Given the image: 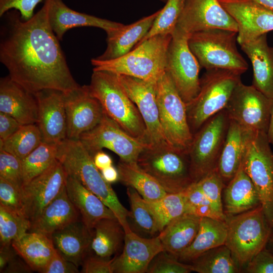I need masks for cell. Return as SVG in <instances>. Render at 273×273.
I'll use <instances>...</instances> for the list:
<instances>
[{
  "mask_svg": "<svg viewBox=\"0 0 273 273\" xmlns=\"http://www.w3.org/2000/svg\"><path fill=\"white\" fill-rule=\"evenodd\" d=\"M49 5L46 0L28 20L15 10L1 17L0 61L10 78L33 94L47 89L66 93L80 86L49 24Z\"/></svg>",
  "mask_w": 273,
  "mask_h": 273,
  "instance_id": "1",
  "label": "cell"
},
{
  "mask_svg": "<svg viewBox=\"0 0 273 273\" xmlns=\"http://www.w3.org/2000/svg\"><path fill=\"white\" fill-rule=\"evenodd\" d=\"M57 158L68 175L81 183L98 196L114 213L125 233L132 231L128 211L121 203L111 184L103 178L94 164L93 156L79 140L66 138L57 145Z\"/></svg>",
  "mask_w": 273,
  "mask_h": 273,
  "instance_id": "2",
  "label": "cell"
},
{
  "mask_svg": "<svg viewBox=\"0 0 273 273\" xmlns=\"http://www.w3.org/2000/svg\"><path fill=\"white\" fill-rule=\"evenodd\" d=\"M171 38L170 34L155 35L114 60L92 59L93 70L127 75L155 84L166 72L167 53Z\"/></svg>",
  "mask_w": 273,
  "mask_h": 273,
  "instance_id": "3",
  "label": "cell"
},
{
  "mask_svg": "<svg viewBox=\"0 0 273 273\" xmlns=\"http://www.w3.org/2000/svg\"><path fill=\"white\" fill-rule=\"evenodd\" d=\"M88 87L91 95L100 102L109 117L129 135L149 144L142 116L122 87L116 74L93 70Z\"/></svg>",
  "mask_w": 273,
  "mask_h": 273,
  "instance_id": "4",
  "label": "cell"
},
{
  "mask_svg": "<svg viewBox=\"0 0 273 273\" xmlns=\"http://www.w3.org/2000/svg\"><path fill=\"white\" fill-rule=\"evenodd\" d=\"M237 37L235 31L208 29L190 34L188 45L201 67L242 74L247 70L248 64L237 49Z\"/></svg>",
  "mask_w": 273,
  "mask_h": 273,
  "instance_id": "5",
  "label": "cell"
},
{
  "mask_svg": "<svg viewBox=\"0 0 273 273\" xmlns=\"http://www.w3.org/2000/svg\"><path fill=\"white\" fill-rule=\"evenodd\" d=\"M225 245L242 272L247 264L266 247L272 231L261 205L246 212L225 216Z\"/></svg>",
  "mask_w": 273,
  "mask_h": 273,
  "instance_id": "6",
  "label": "cell"
},
{
  "mask_svg": "<svg viewBox=\"0 0 273 273\" xmlns=\"http://www.w3.org/2000/svg\"><path fill=\"white\" fill-rule=\"evenodd\" d=\"M241 74L223 69L206 70L200 79L197 95L187 104L188 122L193 134L209 118L226 107L241 81Z\"/></svg>",
  "mask_w": 273,
  "mask_h": 273,
  "instance_id": "7",
  "label": "cell"
},
{
  "mask_svg": "<svg viewBox=\"0 0 273 273\" xmlns=\"http://www.w3.org/2000/svg\"><path fill=\"white\" fill-rule=\"evenodd\" d=\"M137 164L168 193L183 192L194 183L188 153L170 145L148 146L140 154Z\"/></svg>",
  "mask_w": 273,
  "mask_h": 273,
  "instance_id": "8",
  "label": "cell"
},
{
  "mask_svg": "<svg viewBox=\"0 0 273 273\" xmlns=\"http://www.w3.org/2000/svg\"><path fill=\"white\" fill-rule=\"evenodd\" d=\"M241 164L256 189L265 216L273 229V152L266 133L247 131Z\"/></svg>",
  "mask_w": 273,
  "mask_h": 273,
  "instance_id": "9",
  "label": "cell"
},
{
  "mask_svg": "<svg viewBox=\"0 0 273 273\" xmlns=\"http://www.w3.org/2000/svg\"><path fill=\"white\" fill-rule=\"evenodd\" d=\"M230 119L225 109L207 121L193 134L188 151L194 183L216 169Z\"/></svg>",
  "mask_w": 273,
  "mask_h": 273,
  "instance_id": "10",
  "label": "cell"
},
{
  "mask_svg": "<svg viewBox=\"0 0 273 273\" xmlns=\"http://www.w3.org/2000/svg\"><path fill=\"white\" fill-rule=\"evenodd\" d=\"M160 122L168 143L188 153L192 133L188 122L187 105L165 72L155 84Z\"/></svg>",
  "mask_w": 273,
  "mask_h": 273,
  "instance_id": "11",
  "label": "cell"
},
{
  "mask_svg": "<svg viewBox=\"0 0 273 273\" xmlns=\"http://www.w3.org/2000/svg\"><path fill=\"white\" fill-rule=\"evenodd\" d=\"M189 35L176 27L167 53L166 72L180 96L187 104L200 89V65L188 45Z\"/></svg>",
  "mask_w": 273,
  "mask_h": 273,
  "instance_id": "12",
  "label": "cell"
},
{
  "mask_svg": "<svg viewBox=\"0 0 273 273\" xmlns=\"http://www.w3.org/2000/svg\"><path fill=\"white\" fill-rule=\"evenodd\" d=\"M79 140L92 156L106 148L117 154L120 160L131 164L137 163L140 154L149 145L126 132L105 113L100 122L82 134Z\"/></svg>",
  "mask_w": 273,
  "mask_h": 273,
  "instance_id": "13",
  "label": "cell"
},
{
  "mask_svg": "<svg viewBox=\"0 0 273 273\" xmlns=\"http://www.w3.org/2000/svg\"><path fill=\"white\" fill-rule=\"evenodd\" d=\"M271 99L252 85L240 82L234 89L225 109L230 120L244 129L266 133Z\"/></svg>",
  "mask_w": 273,
  "mask_h": 273,
  "instance_id": "14",
  "label": "cell"
},
{
  "mask_svg": "<svg viewBox=\"0 0 273 273\" xmlns=\"http://www.w3.org/2000/svg\"><path fill=\"white\" fill-rule=\"evenodd\" d=\"M68 174L57 160L48 169L21 188L24 215L31 223L66 187Z\"/></svg>",
  "mask_w": 273,
  "mask_h": 273,
  "instance_id": "15",
  "label": "cell"
},
{
  "mask_svg": "<svg viewBox=\"0 0 273 273\" xmlns=\"http://www.w3.org/2000/svg\"><path fill=\"white\" fill-rule=\"evenodd\" d=\"M116 75L122 87L134 103L142 116L149 145H170L160 122L155 84L127 75Z\"/></svg>",
  "mask_w": 273,
  "mask_h": 273,
  "instance_id": "16",
  "label": "cell"
},
{
  "mask_svg": "<svg viewBox=\"0 0 273 273\" xmlns=\"http://www.w3.org/2000/svg\"><path fill=\"white\" fill-rule=\"evenodd\" d=\"M176 27L189 35L213 28L238 31L236 22L219 0H185Z\"/></svg>",
  "mask_w": 273,
  "mask_h": 273,
  "instance_id": "17",
  "label": "cell"
},
{
  "mask_svg": "<svg viewBox=\"0 0 273 273\" xmlns=\"http://www.w3.org/2000/svg\"><path fill=\"white\" fill-rule=\"evenodd\" d=\"M64 103L67 139L79 140L82 134L100 122L105 113L100 102L90 94L88 85L64 93Z\"/></svg>",
  "mask_w": 273,
  "mask_h": 273,
  "instance_id": "18",
  "label": "cell"
},
{
  "mask_svg": "<svg viewBox=\"0 0 273 273\" xmlns=\"http://www.w3.org/2000/svg\"><path fill=\"white\" fill-rule=\"evenodd\" d=\"M238 26L240 45L273 30V13L251 0H219Z\"/></svg>",
  "mask_w": 273,
  "mask_h": 273,
  "instance_id": "19",
  "label": "cell"
},
{
  "mask_svg": "<svg viewBox=\"0 0 273 273\" xmlns=\"http://www.w3.org/2000/svg\"><path fill=\"white\" fill-rule=\"evenodd\" d=\"M34 95L38 104L36 124L42 134L43 141L58 144L67 137L64 93L47 89Z\"/></svg>",
  "mask_w": 273,
  "mask_h": 273,
  "instance_id": "20",
  "label": "cell"
},
{
  "mask_svg": "<svg viewBox=\"0 0 273 273\" xmlns=\"http://www.w3.org/2000/svg\"><path fill=\"white\" fill-rule=\"evenodd\" d=\"M164 251L159 235L142 237L132 231L125 233L122 252L113 258L115 273H145L153 259Z\"/></svg>",
  "mask_w": 273,
  "mask_h": 273,
  "instance_id": "21",
  "label": "cell"
},
{
  "mask_svg": "<svg viewBox=\"0 0 273 273\" xmlns=\"http://www.w3.org/2000/svg\"><path fill=\"white\" fill-rule=\"evenodd\" d=\"M0 112L10 115L22 125L36 124L38 104L36 97L9 75L1 78Z\"/></svg>",
  "mask_w": 273,
  "mask_h": 273,
  "instance_id": "22",
  "label": "cell"
},
{
  "mask_svg": "<svg viewBox=\"0 0 273 273\" xmlns=\"http://www.w3.org/2000/svg\"><path fill=\"white\" fill-rule=\"evenodd\" d=\"M48 19L51 29L59 40H62L66 31L75 27H98L107 33L124 25L75 11L66 5L63 0H50Z\"/></svg>",
  "mask_w": 273,
  "mask_h": 273,
  "instance_id": "23",
  "label": "cell"
},
{
  "mask_svg": "<svg viewBox=\"0 0 273 273\" xmlns=\"http://www.w3.org/2000/svg\"><path fill=\"white\" fill-rule=\"evenodd\" d=\"M240 46L252 64V85L273 99V48L268 44L267 34L244 42Z\"/></svg>",
  "mask_w": 273,
  "mask_h": 273,
  "instance_id": "24",
  "label": "cell"
},
{
  "mask_svg": "<svg viewBox=\"0 0 273 273\" xmlns=\"http://www.w3.org/2000/svg\"><path fill=\"white\" fill-rule=\"evenodd\" d=\"M51 238L55 249L79 267L90 251L92 231L81 218L54 233Z\"/></svg>",
  "mask_w": 273,
  "mask_h": 273,
  "instance_id": "25",
  "label": "cell"
},
{
  "mask_svg": "<svg viewBox=\"0 0 273 273\" xmlns=\"http://www.w3.org/2000/svg\"><path fill=\"white\" fill-rule=\"evenodd\" d=\"M159 10L149 16L107 33V47L105 52L96 58L101 61H109L119 58L133 49L145 36Z\"/></svg>",
  "mask_w": 273,
  "mask_h": 273,
  "instance_id": "26",
  "label": "cell"
},
{
  "mask_svg": "<svg viewBox=\"0 0 273 273\" xmlns=\"http://www.w3.org/2000/svg\"><path fill=\"white\" fill-rule=\"evenodd\" d=\"M225 216L239 214L261 205L256 189L242 164L223 189Z\"/></svg>",
  "mask_w": 273,
  "mask_h": 273,
  "instance_id": "27",
  "label": "cell"
},
{
  "mask_svg": "<svg viewBox=\"0 0 273 273\" xmlns=\"http://www.w3.org/2000/svg\"><path fill=\"white\" fill-rule=\"evenodd\" d=\"M80 219V214L70 201L65 187L31 223L29 231L51 237L54 233Z\"/></svg>",
  "mask_w": 273,
  "mask_h": 273,
  "instance_id": "28",
  "label": "cell"
},
{
  "mask_svg": "<svg viewBox=\"0 0 273 273\" xmlns=\"http://www.w3.org/2000/svg\"><path fill=\"white\" fill-rule=\"evenodd\" d=\"M66 189L81 220L90 230L102 219L116 218L113 211L98 196L75 178L68 175Z\"/></svg>",
  "mask_w": 273,
  "mask_h": 273,
  "instance_id": "29",
  "label": "cell"
},
{
  "mask_svg": "<svg viewBox=\"0 0 273 273\" xmlns=\"http://www.w3.org/2000/svg\"><path fill=\"white\" fill-rule=\"evenodd\" d=\"M226 236L227 227L225 220L201 217L194 240L179 255L177 259L184 263H191L206 251L224 245Z\"/></svg>",
  "mask_w": 273,
  "mask_h": 273,
  "instance_id": "30",
  "label": "cell"
},
{
  "mask_svg": "<svg viewBox=\"0 0 273 273\" xmlns=\"http://www.w3.org/2000/svg\"><path fill=\"white\" fill-rule=\"evenodd\" d=\"M11 244L32 270L39 272H41L56 250L51 237L35 232L25 233Z\"/></svg>",
  "mask_w": 273,
  "mask_h": 273,
  "instance_id": "31",
  "label": "cell"
},
{
  "mask_svg": "<svg viewBox=\"0 0 273 273\" xmlns=\"http://www.w3.org/2000/svg\"><path fill=\"white\" fill-rule=\"evenodd\" d=\"M200 221V217L186 213L171 221L158 235L164 250L177 259L194 240Z\"/></svg>",
  "mask_w": 273,
  "mask_h": 273,
  "instance_id": "32",
  "label": "cell"
},
{
  "mask_svg": "<svg viewBox=\"0 0 273 273\" xmlns=\"http://www.w3.org/2000/svg\"><path fill=\"white\" fill-rule=\"evenodd\" d=\"M247 131L230 120L216 168L225 185L234 176L241 165Z\"/></svg>",
  "mask_w": 273,
  "mask_h": 273,
  "instance_id": "33",
  "label": "cell"
},
{
  "mask_svg": "<svg viewBox=\"0 0 273 273\" xmlns=\"http://www.w3.org/2000/svg\"><path fill=\"white\" fill-rule=\"evenodd\" d=\"M92 231L90 251L99 257L110 258L124 243L125 233L116 218L99 220Z\"/></svg>",
  "mask_w": 273,
  "mask_h": 273,
  "instance_id": "34",
  "label": "cell"
},
{
  "mask_svg": "<svg viewBox=\"0 0 273 273\" xmlns=\"http://www.w3.org/2000/svg\"><path fill=\"white\" fill-rule=\"evenodd\" d=\"M119 180L135 190L146 201L157 200L168 193L151 175L141 169L137 163L119 160L117 165Z\"/></svg>",
  "mask_w": 273,
  "mask_h": 273,
  "instance_id": "35",
  "label": "cell"
},
{
  "mask_svg": "<svg viewBox=\"0 0 273 273\" xmlns=\"http://www.w3.org/2000/svg\"><path fill=\"white\" fill-rule=\"evenodd\" d=\"M198 273H238L242 270L230 249L224 244L203 253L191 262Z\"/></svg>",
  "mask_w": 273,
  "mask_h": 273,
  "instance_id": "36",
  "label": "cell"
},
{
  "mask_svg": "<svg viewBox=\"0 0 273 273\" xmlns=\"http://www.w3.org/2000/svg\"><path fill=\"white\" fill-rule=\"evenodd\" d=\"M145 202L155 219L158 233L185 213L186 201L183 192L167 193L157 200H145Z\"/></svg>",
  "mask_w": 273,
  "mask_h": 273,
  "instance_id": "37",
  "label": "cell"
},
{
  "mask_svg": "<svg viewBox=\"0 0 273 273\" xmlns=\"http://www.w3.org/2000/svg\"><path fill=\"white\" fill-rule=\"evenodd\" d=\"M43 141L41 131L36 123L23 125L14 134L5 141L0 140V150L23 159Z\"/></svg>",
  "mask_w": 273,
  "mask_h": 273,
  "instance_id": "38",
  "label": "cell"
},
{
  "mask_svg": "<svg viewBox=\"0 0 273 273\" xmlns=\"http://www.w3.org/2000/svg\"><path fill=\"white\" fill-rule=\"evenodd\" d=\"M57 145L42 142L21 160L23 186L42 173L57 160Z\"/></svg>",
  "mask_w": 273,
  "mask_h": 273,
  "instance_id": "39",
  "label": "cell"
},
{
  "mask_svg": "<svg viewBox=\"0 0 273 273\" xmlns=\"http://www.w3.org/2000/svg\"><path fill=\"white\" fill-rule=\"evenodd\" d=\"M185 2V0H167L164 7L159 10L147 34L136 46L155 35L172 34L176 26Z\"/></svg>",
  "mask_w": 273,
  "mask_h": 273,
  "instance_id": "40",
  "label": "cell"
},
{
  "mask_svg": "<svg viewBox=\"0 0 273 273\" xmlns=\"http://www.w3.org/2000/svg\"><path fill=\"white\" fill-rule=\"evenodd\" d=\"M127 195L130 206L131 219L135 227L143 233L153 236L158 233L155 219L144 199L131 187H128Z\"/></svg>",
  "mask_w": 273,
  "mask_h": 273,
  "instance_id": "41",
  "label": "cell"
},
{
  "mask_svg": "<svg viewBox=\"0 0 273 273\" xmlns=\"http://www.w3.org/2000/svg\"><path fill=\"white\" fill-rule=\"evenodd\" d=\"M31 222L25 216L0 206L1 246L12 242L29 231Z\"/></svg>",
  "mask_w": 273,
  "mask_h": 273,
  "instance_id": "42",
  "label": "cell"
},
{
  "mask_svg": "<svg viewBox=\"0 0 273 273\" xmlns=\"http://www.w3.org/2000/svg\"><path fill=\"white\" fill-rule=\"evenodd\" d=\"M196 183L209 202L214 211L224 220L225 215L222 202V191L225 184L215 169Z\"/></svg>",
  "mask_w": 273,
  "mask_h": 273,
  "instance_id": "43",
  "label": "cell"
},
{
  "mask_svg": "<svg viewBox=\"0 0 273 273\" xmlns=\"http://www.w3.org/2000/svg\"><path fill=\"white\" fill-rule=\"evenodd\" d=\"M193 271L191 263H184L165 251L159 253L150 263L148 273H189Z\"/></svg>",
  "mask_w": 273,
  "mask_h": 273,
  "instance_id": "44",
  "label": "cell"
},
{
  "mask_svg": "<svg viewBox=\"0 0 273 273\" xmlns=\"http://www.w3.org/2000/svg\"><path fill=\"white\" fill-rule=\"evenodd\" d=\"M0 177L21 188L23 185L21 160L0 150Z\"/></svg>",
  "mask_w": 273,
  "mask_h": 273,
  "instance_id": "45",
  "label": "cell"
},
{
  "mask_svg": "<svg viewBox=\"0 0 273 273\" xmlns=\"http://www.w3.org/2000/svg\"><path fill=\"white\" fill-rule=\"evenodd\" d=\"M0 206L24 215L21 188L2 177H0Z\"/></svg>",
  "mask_w": 273,
  "mask_h": 273,
  "instance_id": "46",
  "label": "cell"
},
{
  "mask_svg": "<svg viewBox=\"0 0 273 273\" xmlns=\"http://www.w3.org/2000/svg\"><path fill=\"white\" fill-rule=\"evenodd\" d=\"M42 0H0V17L10 10L19 12L24 20L30 19L34 15V10Z\"/></svg>",
  "mask_w": 273,
  "mask_h": 273,
  "instance_id": "47",
  "label": "cell"
},
{
  "mask_svg": "<svg viewBox=\"0 0 273 273\" xmlns=\"http://www.w3.org/2000/svg\"><path fill=\"white\" fill-rule=\"evenodd\" d=\"M247 273H273V254L265 247L244 267Z\"/></svg>",
  "mask_w": 273,
  "mask_h": 273,
  "instance_id": "48",
  "label": "cell"
},
{
  "mask_svg": "<svg viewBox=\"0 0 273 273\" xmlns=\"http://www.w3.org/2000/svg\"><path fill=\"white\" fill-rule=\"evenodd\" d=\"M78 267L56 249L41 273H77L79 272Z\"/></svg>",
  "mask_w": 273,
  "mask_h": 273,
  "instance_id": "49",
  "label": "cell"
},
{
  "mask_svg": "<svg viewBox=\"0 0 273 273\" xmlns=\"http://www.w3.org/2000/svg\"><path fill=\"white\" fill-rule=\"evenodd\" d=\"M112 260L113 258H104L95 254L87 255L81 265V272L113 273Z\"/></svg>",
  "mask_w": 273,
  "mask_h": 273,
  "instance_id": "50",
  "label": "cell"
},
{
  "mask_svg": "<svg viewBox=\"0 0 273 273\" xmlns=\"http://www.w3.org/2000/svg\"><path fill=\"white\" fill-rule=\"evenodd\" d=\"M22 125L10 115L0 112V140L5 141L8 139Z\"/></svg>",
  "mask_w": 273,
  "mask_h": 273,
  "instance_id": "51",
  "label": "cell"
},
{
  "mask_svg": "<svg viewBox=\"0 0 273 273\" xmlns=\"http://www.w3.org/2000/svg\"><path fill=\"white\" fill-rule=\"evenodd\" d=\"M183 193L186 199V204L193 205H211L196 183H192Z\"/></svg>",
  "mask_w": 273,
  "mask_h": 273,
  "instance_id": "52",
  "label": "cell"
},
{
  "mask_svg": "<svg viewBox=\"0 0 273 273\" xmlns=\"http://www.w3.org/2000/svg\"><path fill=\"white\" fill-rule=\"evenodd\" d=\"M185 213L193 214L200 218L209 217L222 220L210 205H193L186 203Z\"/></svg>",
  "mask_w": 273,
  "mask_h": 273,
  "instance_id": "53",
  "label": "cell"
},
{
  "mask_svg": "<svg viewBox=\"0 0 273 273\" xmlns=\"http://www.w3.org/2000/svg\"><path fill=\"white\" fill-rule=\"evenodd\" d=\"M18 255L12 244L1 246L0 249V272Z\"/></svg>",
  "mask_w": 273,
  "mask_h": 273,
  "instance_id": "54",
  "label": "cell"
},
{
  "mask_svg": "<svg viewBox=\"0 0 273 273\" xmlns=\"http://www.w3.org/2000/svg\"><path fill=\"white\" fill-rule=\"evenodd\" d=\"M31 270L32 269L24 260L22 261L16 257L6 266L2 272H30Z\"/></svg>",
  "mask_w": 273,
  "mask_h": 273,
  "instance_id": "55",
  "label": "cell"
},
{
  "mask_svg": "<svg viewBox=\"0 0 273 273\" xmlns=\"http://www.w3.org/2000/svg\"><path fill=\"white\" fill-rule=\"evenodd\" d=\"M93 158L95 165L100 171L113 164L111 157L102 150L96 152Z\"/></svg>",
  "mask_w": 273,
  "mask_h": 273,
  "instance_id": "56",
  "label": "cell"
},
{
  "mask_svg": "<svg viewBox=\"0 0 273 273\" xmlns=\"http://www.w3.org/2000/svg\"><path fill=\"white\" fill-rule=\"evenodd\" d=\"M101 172L104 179L110 184L119 180L118 169L113 165L103 169Z\"/></svg>",
  "mask_w": 273,
  "mask_h": 273,
  "instance_id": "57",
  "label": "cell"
},
{
  "mask_svg": "<svg viewBox=\"0 0 273 273\" xmlns=\"http://www.w3.org/2000/svg\"><path fill=\"white\" fill-rule=\"evenodd\" d=\"M266 135L269 144L273 147V105L270 112Z\"/></svg>",
  "mask_w": 273,
  "mask_h": 273,
  "instance_id": "58",
  "label": "cell"
},
{
  "mask_svg": "<svg viewBox=\"0 0 273 273\" xmlns=\"http://www.w3.org/2000/svg\"><path fill=\"white\" fill-rule=\"evenodd\" d=\"M273 13V0H251Z\"/></svg>",
  "mask_w": 273,
  "mask_h": 273,
  "instance_id": "59",
  "label": "cell"
},
{
  "mask_svg": "<svg viewBox=\"0 0 273 273\" xmlns=\"http://www.w3.org/2000/svg\"><path fill=\"white\" fill-rule=\"evenodd\" d=\"M265 247L273 254V229Z\"/></svg>",
  "mask_w": 273,
  "mask_h": 273,
  "instance_id": "60",
  "label": "cell"
}]
</instances>
